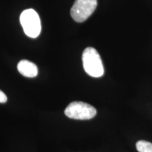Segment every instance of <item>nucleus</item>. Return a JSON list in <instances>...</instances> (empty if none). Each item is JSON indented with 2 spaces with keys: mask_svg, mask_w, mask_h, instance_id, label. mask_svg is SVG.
<instances>
[{
  "mask_svg": "<svg viewBox=\"0 0 152 152\" xmlns=\"http://www.w3.org/2000/svg\"><path fill=\"white\" fill-rule=\"evenodd\" d=\"M64 113L66 116L75 120H90L96 114L94 106L83 102H73L66 108Z\"/></svg>",
  "mask_w": 152,
  "mask_h": 152,
  "instance_id": "7ed1b4c3",
  "label": "nucleus"
},
{
  "mask_svg": "<svg viewBox=\"0 0 152 152\" xmlns=\"http://www.w3.org/2000/svg\"><path fill=\"white\" fill-rule=\"evenodd\" d=\"M20 22L24 33L31 38H36L41 32V21L39 15L34 9L24 10L20 16Z\"/></svg>",
  "mask_w": 152,
  "mask_h": 152,
  "instance_id": "f03ea898",
  "label": "nucleus"
},
{
  "mask_svg": "<svg viewBox=\"0 0 152 152\" xmlns=\"http://www.w3.org/2000/svg\"><path fill=\"white\" fill-rule=\"evenodd\" d=\"M85 71L93 77H100L104 75V69L102 58L97 51L92 47H87L82 56Z\"/></svg>",
  "mask_w": 152,
  "mask_h": 152,
  "instance_id": "f257e3e1",
  "label": "nucleus"
},
{
  "mask_svg": "<svg viewBox=\"0 0 152 152\" xmlns=\"http://www.w3.org/2000/svg\"><path fill=\"white\" fill-rule=\"evenodd\" d=\"M7 101V96L2 91L0 90V103H6Z\"/></svg>",
  "mask_w": 152,
  "mask_h": 152,
  "instance_id": "0eeeda50",
  "label": "nucleus"
},
{
  "mask_svg": "<svg viewBox=\"0 0 152 152\" xmlns=\"http://www.w3.org/2000/svg\"><path fill=\"white\" fill-rule=\"evenodd\" d=\"M19 73L27 77H35L37 75L38 69L37 66L28 60H21L17 66Z\"/></svg>",
  "mask_w": 152,
  "mask_h": 152,
  "instance_id": "39448f33",
  "label": "nucleus"
},
{
  "mask_svg": "<svg viewBox=\"0 0 152 152\" xmlns=\"http://www.w3.org/2000/svg\"><path fill=\"white\" fill-rule=\"evenodd\" d=\"M136 148L139 152H152V143L140 140L137 142Z\"/></svg>",
  "mask_w": 152,
  "mask_h": 152,
  "instance_id": "423d86ee",
  "label": "nucleus"
},
{
  "mask_svg": "<svg viewBox=\"0 0 152 152\" xmlns=\"http://www.w3.org/2000/svg\"><path fill=\"white\" fill-rule=\"evenodd\" d=\"M97 6V0H75L71 9V15L76 22L86 20L93 14Z\"/></svg>",
  "mask_w": 152,
  "mask_h": 152,
  "instance_id": "20e7f679",
  "label": "nucleus"
}]
</instances>
